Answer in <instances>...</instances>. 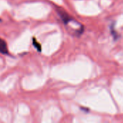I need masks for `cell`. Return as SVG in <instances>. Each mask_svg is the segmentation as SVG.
I'll return each mask as SVG.
<instances>
[{"instance_id":"obj_1","label":"cell","mask_w":123,"mask_h":123,"mask_svg":"<svg viewBox=\"0 0 123 123\" xmlns=\"http://www.w3.org/2000/svg\"><path fill=\"white\" fill-rule=\"evenodd\" d=\"M0 53L4 55H7L9 53L7 44L1 38H0Z\"/></svg>"},{"instance_id":"obj_2","label":"cell","mask_w":123,"mask_h":123,"mask_svg":"<svg viewBox=\"0 0 123 123\" xmlns=\"http://www.w3.org/2000/svg\"><path fill=\"white\" fill-rule=\"evenodd\" d=\"M58 13H59V15L61 16V19H62V20H63V22L66 24V25H67L69 22H71V20H73V19H71L66 13H65L64 12H63V11H58Z\"/></svg>"},{"instance_id":"obj_3","label":"cell","mask_w":123,"mask_h":123,"mask_svg":"<svg viewBox=\"0 0 123 123\" xmlns=\"http://www.w3.org/2000/svg\"><path fill=\"white\" fill-rule=\"evenodd\" d=\"M33 45L35 46V48H36L39 51H41V45H40V44H38L37 42L35 39H33Z\"/></svg>"}]
</instances>
